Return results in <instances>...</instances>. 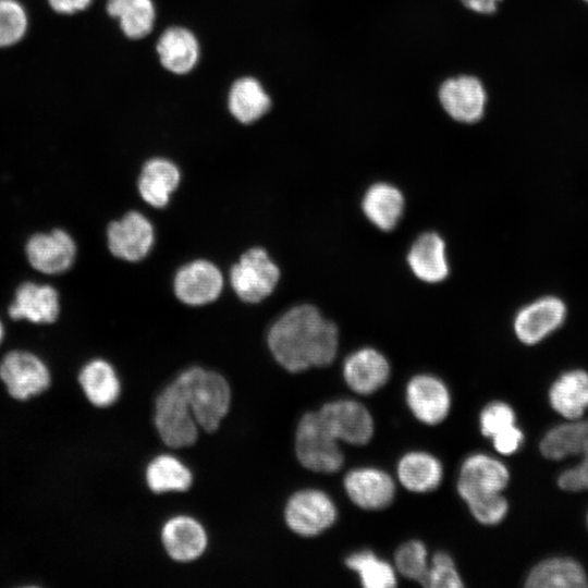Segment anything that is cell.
<instances>
[{
	"instance_id": "603a6c76",
	"label": "cell",
	"mask_w": 588,
	"mask_h": 588,
	"mask_svg": "<svg viewBox=\"0 0 588 588\" xmlns=\"http://www.w3.org/2000/svg\"><path fill=\"white\" fill-rule=\"evenodd\" d=\"M156 50L161 65L177 75L189 73L198 63L200 54L197 37L182 26L167 28L160 35Z\"/></svg>"
},
{
	"instance_id": "d4e9b609",
	"label": "cell",
	"mask_w": 588,
	"mask_h": 588,
	"mask_svg": "<svg viewBox=\"0 0 588 588\" xmlns=\"http://www.w3.org/2000/svg\"><path fill=\"white\" fill-rule=\"evenodd\" d=\"M271 108V98L262 84L253 76L237 78L229 89L228 109L242 124L260 120Z\"/></svg>"
},
{
	"instance_id": "8992f818",
	"label": "cell",
	"mask_w": 588,
	"mask_h": 588,
	"mask_svg": "<svg viewBox=\"0 0 588 588\" xmlns=\"http://www.w3.org/2000/svg\"><path fill=\"white\" fill-rule=\"evenodd\" d=\"M338 518V510L322 490L303 489L285 503L283 519L286 527L301 537H316L329 529Z\"/></svg>"
},
{
	"instance_id": "83f0119b",
	"label": "cell",
	"mask_w": 588,
	"mask_h": 588,
	"mask_svg": "<svg viewBox=\"0 0 588 588\" xmlns=\"http://www.w3.org/2000/svg\"><path fill=\"white\" fill-rule=\"evenodd\" d=\"M144 478L147 488L155 494L186 492L191 489L194 475L180 458L171 454H159L146 466Z\"/></svg>"
},
{
	"instance_id": "7c38bea8",
	"label": "cell",
	"mask_w": 588,
	"mask_h": 588,
	"mask_svg": "<svg viewBox=\"0 0 588 588\" xmlns=\"http://www.w3.org/2000/svg\"><path fill=\"white\" fill-rule=\"evenodd\" d=\"M160 541L167 555L176 563L199 560L209 544L204 525L188 515L167 519L160 529Z\"/></svg>"
},
{
	"instance_id": "8fae6325",
	"label": "cell",
	"mask_w": 588,
	"mask_h": 588,
	"mask_svg": "<svg viewBox=\"0 0 588 588\" xmlns=\"http://www.w3.org/2000/svg\"><path fill=\"white\" fill-rule=\"evenodd\" d=\"M317 412L339 442L365 445L373 436L375 427L370 412L355 400L330 401Z\"/></svg>"
},
{
	"instance_id": "3957f363",
	"label": "cell",
	"mask_w": 588,
	"mask_h": 588,
	"mask_svg": "<svg viewBox=\"0 0 588 588\" xmlns=\"http://www.w3.org/2000/svg\"><path fill=\"white\" fill-rule=\"evenodd\" d=\"M281 269L261 246L246 248L230 267L229 283L236 297L249 305L259 304L277 289Z\"/></svg>"
},
{
	"instance_id": "e575fe53",
	"label": "cell",
	"mask_w": 588,
	"mask_h": 588,
	"mask_svg": "<svg viewBox=\"0 0 588 588\" xmlns=\"http://www.w3.org/2000/svg\"><path fill=\"white\" fill-rule=\"evenodd\" d=\"M474 518L482 525L493 526L501 523L509 511V504L502 493L479 494L464 501Z\"/></svg>"
},
{
	"instance_id": "7402d4cb",
	"label": "cell",
	"mask_w": 588,
	"mask_h": 588,
	"mask_svg": "<svg viewBox=\"0 0 588 588\" xmlns=\"http://www.w3.org/2000/svg\"><path fill=\"white\" fill-rule=\"evenodd\" d=\"M360 206L364 216L373 226L388 232L400 223L405 209V198L395 185L377 182L366 189Z\"/></svg>"
},
{
	"instance_id": "484cf974",
	"label": "cell",
	"mask_w": 588,
	"mask_h": 588,
	"mask_svg": "<svg viewBox=\"0 0 588 588\" xmlns=\"http://www.w3.org/2000/svg\"><path fill=\"white\" fill-rule=\"evenodd\" d=\"M396 475L408 491L426 493L440 486L443 467L436 456L424 451H411L399 460Z\"/></svg>"
},
{
	"instance_id": "9c48e42d",
	"label": "cell",
	"mask_w": 588,
	"mask_h": 588,
	"mask_svg": "<svg viewBox=\"0 0 588 588\" xmlns=\"http://www.w3.org/2000/svg\"><path fill=\"white\" fill-rule=\"evenodd\" d=\"M0 380L13 399L26 401L49 388L51 375L37 355L26 351H12L0 362Z\"/></svg>"
},
{
	"instance_id": "d590c367",
	"label": "cell",
	"mask_w": 588,
	"mask_h": 588,
	"mask_svg": "<svg viewBox=\"0 0 588 588\" xmlns=\"http://www.w3.org/2000/svg\"><path fill=\"white\" fill-rule=\"evenodd\" d=\"M463 580L452 556L446 552H437L429 561L425 587L461 588Z\"/></svg>"
},
{
	"instance_id": "5bb4252c",
	"label": "cell",
	"mask_w": 588,
	"mask_h": 588,
	"mask_svg": "<svg viewBox=\"0 0 588 588\" xmlns=\"http://www.w3.org/2000/svg\"><path fill=\"white\" fill-rule=\"evenodd\" d=\"M509 481V469L501 461L488 454L475 453L462 463L456 489L465 501L479 494L502 493Z\"/></svg>"
},
{
	"instance_id": "1f68e13d",
	"label": "cell",
	"mask_w": 588,
	"mask_h": 588,
	"mask_svg": "<svg viewBox=\"0 0 588 588\" xmlns=\"http://www.w3.org/2000/svg\"><path fill=\"white\" fill-rule=\"evenodd\" d=\"M344 563L365 588H392L397 584L395 568L368 549L351 553Z\"/></svg>"
},
{
	"instance_id": "30bf717a",
	"label": "cell",
	"mask_w": 588,
	"mask_h": 588,
	"mask_svg": "<svg viewBox=\"0 0 588 588\" xmlns=\"http://www.w3.org/2000/svg\"><path fill=\"white\" fill-rule=\"evenodd\" d=\"M567 305L556 295L540 296L520 307L513 319L519 342L535 345L561 328L567 318Z\"/></svg>"
},
{
	"instance_id": "4316f807",
	"label": "cell",
	"mask_w": 588,
	"mask_h": 588,
	"mask_svg": "<svg viewBox=\"0 0 588 588\" xmlns=\"http://www.w3.org/2000/svg\"><path fill=\"white\" fill-rule=\"evenodd\" d=\"M550 404L555 412L569 420H576L588 408V372L574 369L564 372L551 385Z\"/></svg>"
},
{
	"instance_id": "4fadbf2b",
	"label": "cell",
	"mask_w": 588,
	"mask_h": 588,
	"mask_svg": "<svg viewBox=\"0 0 588 588\" xmlns=\"http://www.w3.org/2000/svg\"><path fill=\"white\" fill-rule=\"evenodd\" d=\"M405 399L412 414L425 425L442 422L451 409V394L446 384L429 373H419L409 379Z\"/></svg>"
},
{
	"instance_id": "d6986e66",
	"label": "cell",
	"mask_w": 588,
	"mask_h": 588,
	"mask_svg": "<svg viewBox=\"0 0 588 588\" xmlns=\"http://www.w3.org/2000/svg\"><path fill=\"white\" fill-rule=\"evenodd\" d=\"M439 99L452 119L475 123L483 115L487 96L478 78L463 75L446 79L439 89Z\"/></svg>"
},
{
	"instance_id": "7bdbcfd3",
	"label": "cell",
	"mask_w": 588,
	"mask_h": 588,
	"mask_svg": "<svg viewBox=\"0 0 588 588\" xmlns=\"http://www.w3.org/2000/svg\"><path fill=\"white\" fill-rule=\"evenodd\" d=\"M585 1H587V2H588V0H585Z\"/></svg>"
},
{
	"instance_id": "ac0fdd59",
	"label": "cell",
	"mask_w": 588,
	"mask_h": 588,
	"mask_svg": "<svg viewBox=\"0 0 588 588\" xmlns=\"http://www.w3.org/2000/svg\"><path fill=\"white\" fill-rule=\"evenodd\" d=\"M342 373L353 392L369 395L388 382L391 367L380 351L367 346L352 352L344 359Z\"/></svg>"
},
{
	"instance_id": "f1b7e54d",
	"label": "cell",
	"mask_w": 588,
	"mask_h": 588,
	"mask_svg": "<svg viewBox=\"0 0 588 588\" xmlns=\"http://www.w3.org/2000/svg\"><path fill=\"white\" fill-rule=\"evenodd\" d=\"M529 588H584L588 578L581 565L568 558H553L538 563L526 578Z\"/></svg>"
},
{
	"instance_id": "52a82bcc",
	"label": "cell",
	"mask_w": 588,
	"mask_h": 588,
	"mask_svg": "<svg viewBox=\"0 0 588 588\" xmlns=\"http://www.w3.org/2000/svg\"><path fill=\"white\" fill-rule=\"evenodd\" d=\"M175 298L188 307H204L215 303L224 289V275L208 258H195L181 265L173 275Z\"/></svg>"
},
{
	"instance_id": "d6a6232c",
	"label": "cell",
	"mask_w": 588,
	"mask_h": 588,
	"mask_svg": "<svg viewBox=\"0 0 588 588\" xmlns=\"http://www.w3.org/2000/svg\"><path fill=\"white\" fill-rule=\"evenodd\" d=\"M394 568L405 578L425 586L429 567L428 553L419 540L402 543L394 554Z\"/></svg>"
},
{
	"instance_id": "b9f144b4",
	"label": "cell",
	"mask_w": 588,
	"mask_h": 588,
	"mask_svg": "<svg viewBox=\"0 0 588 588\" xmlns=\"http://www.w3.org/2000/svg\"><path fill=\"white\" fill-rule=\"evenodd\" d=\"M2 338H3V327H2V323L0 321V343L2 341Z\"/></svg>"
},
{
	"instance_id": "e0dca14e",
	"label": "cell",
	"mask_w": 588,
	"mask_h": 588,
	"mask_svg": "<svg viewBox=\"0 0 588 588\" xmlns=\"http://www.w3.org/2000/svg\"><path fill=\"white\" fill-rule=\"evenodd\" d=\"M26 255L34 269L46 274L66 271L76 257V244L64 230L36 233L26 244Z\"/></svg>"
},
{
	"instance_id": "f546056e",
	"label": "cell",
	"mask_w": 588,
	"mask_h": 588,
	"mask_svg": "<svg viewBox=\"0 0 588 588\" xmlns=\"http://www.w3.org/2000/svg\"><path fill=\"white\" fill-rule=\"evenodd\" d=\"M106 9L130 39H142L154 28L156 7L152 0H108Z\"/></svg>"
},
{
	"instance_id": "9a60e30c",
	"label": "cell",
	"mask_w": 588,
	"mask_h": 588,
	"mask_svg": "<svg viewBox=\"0 0 588 588\" xmlns=\"http://www.w3.org/2000/svg\"><path fill=\"white\" fill-rule=\"evenodd\" d=\"M343 486L351 501L367 511L388 507L395 495L392 477L376 467H358L350 470L344 477Z\"/></svg>"
},
{
	"instance_id": "44dd1931",
	"label": "cell",
	"mask_w": 588,
	"mask_h": 588,
	"mask_svg": "<svg viewBox=\"0 0 588 588\" xmlns=\"http://www.w3.org/2000/svg\"><path fill=\"white\" fill-rule=\"evenodd\" d=\"M59 294L48 284L25 282L21 284L9 314L13 319H25L34 323H51L59 315Z\"/></svg>"
},
{
	"instance_id": "2e32d148",
	"label": "cell",
	"mask_w": 588,
	"mask_h": 588,
	"mask_svg": "<svg viewBox=\"0 0 588 588\" xmlns=\"http://www.w3.org/2000/svg\"><path fill=\"white\" fill-rule=\"evenodd\" d=\"M182 182L180 167L166 157H151L140 167L136 188L140 199L155 209L166 208Z\"/></svg>"
},
{
	"instance_id": "6da1fadb",
	"label": "cell",
	"mask_w": 588,
	"mask_h": 588,
	"mask_svg": "<svg viewBox=\"0 0 588 588\" xmlns=\"http://www.w3.org/2000/svg\"><path fill=\"white\" fill-rule=\"evenodd\" d=\"M338 326L314 304L301 303L284 310L266 334L274 362L291 373L331 365L339 350Z\"/></svg>"
},
{
	"instance_id": "60d3db41",
	"label": "cell",
	"mask_w": 588,
	"mask_h": 588,
	"mask_svg": "<svg viewBox=\"0 0 588 588\" xmlns=\"http://www.w3.org/2000/svg\"><path fill=\"white\" fill-rule=\"evenodd\" d=\"M462 3L477 13H492L501 0H461Z\"/></svg>"
},
{
	"instance_id": "ffe728a7",
	"label": "cell",
	"mask_w": 588,
	"mask_h": 588,
	"mask_svg": "<svg viewBox=\"0 0 588 588\" xmlns=\"http://www.w3.org/2000/svg\"><path fill=\"white\" fill-rule=\"evenodd\" d=\"M406 261L411 272L425 283H440L450 273L445 241L434 231L424 232L415 238Z\"/></svg>"
},
{
	"instance_id": "5b68a950",
	"label": "cell",
	"mask_w": 588,
	"mask_h": 588,
	"mask_svg": "<svg viewBox=\"0 0 588 588\" xmlns=\"http://www.w3.org/2000/svg\"><path fill=\"white\" fill-rule=\"evenodd\" d=\"M154 408V425L166 446L179 450L191 448L198 441L200 428L174 380L158 393Z\"/></svg>"
},
{
	"instance_id": "74e56055",
	"label": "cell",
	"mask_w": 588,
	"mask_h": 588,
	"mask_svg": "<svg viewBox=\"0 0 588 588\" xmlns=\"http://www.w3.org/2000/svg\"><path fill=\"white\" fill-rule=\"evenodd\" d=\"M581 461L574 467L563 471L558 483L566 491L588 490V443L583 449Z\"/></svg>"
},
{
	"instance_id": "7a4b0ae2",
	"label": "cell",
	"mask_w": 588,
	"mask_h": 588,
	"mask_svg": "<svg viewBox=\"0 0 588 588\" xmlns=\"http://www.w3.org/2000/svg\"><path fill=\"white\" fill-rule=\"evenodd\" d=\"M174 381L199 428L207 433L217 431L231 409L232 389L228 379L217 370L194 365L182 370Z\"/></svg>"
},
{
	"instance_id": "277c9868",
	"label": "cell",
	"mask_w": 588,
	"mask_h": 588,
	"mask_svg": "<svg viewBox=\"0 0 588 588\" xmlns=\"http://www.w3.org/2000/svg\"><path fill=\"white\" fill-rule=\"evenodd\" d=\"M294 450L298 463L309 471L333 474L344 463L339 441L326 427L318 412H307L299 418Z\"/></svg>"
},
{
	"instance_id": "836d02e7",
	"label": "cell",
	"mask_w": 588,
	"mask_h": 588,
	"mask_svg": "<svg viewBox=\"0 0 588 588\" xmlns=\"http://www.w3.org/2000/svg\"><path fill=\"white\" fill-rule=\"evenodd\" d=\"M28 15L19 0H0V48L14 46L24 38Z\"/></svg>"
},
{
	"instance_id": "cb8c5ba5",
	"label": "cell",
	"mask_w": 588,
	"mask_h": 588,
	"mask_svg": "<svg viewBox=\"0 0 588 588\" xmlns=\"http://www.w3.org/2000/svg\"><path fill=\"white\" fill-rule=\"evenodd\" d=\"M78 383L88 402L99 408L113 405L122 384L113 365L103 358L87 362L78 373Z\"/></svg>"
},
{
	"instance_id": "8d00e7d4",
	"label": "cell",
	"mask_w": 588,
	"mask_h": 588,
	"mask_svg": "<svg viewBox=\"0 0 588 588\" xmlns=\"http://www.w3.org/2000/svg\"><path fill=\"white\" fill-rule=\"evenodd\" d=\"M516 416L514 409L506 403L495 401L489 403L481 411L479 425L481 433L487 438H492L501 430L515 424Z\"/></svg>"
},
{
	"instance_id": "f35d334b",
	"label": "cell",
	"mask_w": 588,
	"mask_h": 588,
	"mask_svg": "<svg viewBox=\"0 0 588 588\" xmlns=\"http://www.w3.org/2000/svg\"><path fill=\"white\" fill-rule=\"evenodd\" d=\"M491 440L497 452L502 455H512L522 446L524 434L514 424L494 434Z\"/></svg>"
},
{
	"instance_id": "4dcf8cb0",
	"label": "cell",
	"mask_w": 588,
	"mask_h": 588,
	"mask_svg": "<svg viewBox=\"0 0 588 588\" xmlns=\"http://www.w3.org/2000/svg\"><path fill=\"white\" fill-rule=\"evenodd\" d=\"M588 443V419L565 422L550 429L540 442V451L550 460L579 455Z\"/></svg>"
},
{
	"instance_id": "ab89813d",
	"label": "cell",
	"mask_w": 588,
	"mask_h": 588,
	"mask_svg": "<svg viewBox=\"0 0 588 588\" xmlns=\"http://www.w3.org/2000/svg\"><path fill=\"white\" fill-rule=\"evenodd\" d=\"M49 7L59 14H74L86 10L93 0H47Z\"/></svg>"
},
{
	"instance_id": "ba28073f",
	"label": "cell",
	"mask_w": 588,
	"mask_h": 588,
	"mask_svg": "<svg viewBox=\"0 0 588 588\" xmlns=\"http://www.w3.org/2000/svg\"><path fill=\"white\" fill-rule=\"evenodd\" d=\"M106 236L112 256L126 262H139L155 246L156 229L143 212L128 210L108 224Z\"/></svg>"
}]
</instances>
